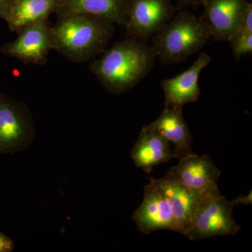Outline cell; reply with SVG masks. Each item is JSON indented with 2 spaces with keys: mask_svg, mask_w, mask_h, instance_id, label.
Returning a JSON list of instances; mask_svg holds the SVG:
<instances>
[{
  "mask_svg": "<svg viewBox=\"0 0 252 252\" xmlns=\"http://www.w3.org/2000/svg\"><path fill=\"white\" fill-rule=\"evenodd\" d=\"M153 49L132 39L116 43L90 64L91 72L107 90L121 94L143 79L153 65Z\"/></svg>",
  "mask_w": 252,
  "mask_h": 252,
  "instance_id": "1",
  "label": "cell"
},
{
  "mask_svg": "<svg viewBox=\"0 0 252 252\" xmlns=\"http://www.w3.org/2000/svg\"><path fill=\"white\" fill-rule=\"evenodd\" d=\"M112 24L87 14L58 18L51 27L54 50L73 63L86 62L104 51L114 33Z\"/></svg>",
  "mask_w": 252,
  "mask_h": 252,
  "instance_id": "2",
  "label": "cell"
},
{
  "mask_svg": "<svg viewBox=\"0 0 252 252\" xmlns=\"http://www.w3.org/2000/svg\"><path fill=\"white\" fill-rule=\"evenodd\" d=\"M210 36L204 18L181 12L158 31L154 51L165 63L181 62L200 51Z\"/></svg>",
  "mask_w": 252,
  "mask_h": 252,
  "instance_id": "3",
  "label": "cell"
},
{
  "mask_svg": "<svg viewBox=\"0 0 252 252\" xmlns=\"http://www.w3.org/2000/svg\"><path fill=\"white\" fill-rule=\"evenodd\" d=\"M233 207L219 187L207 192L199 199L185 236L195 241L238 234L241 227L233 218Z\"/></svg>",
  "mask_w": 252,
  "mask_h": 252,
  "instance_id": "4",
  "label": "cell"
},
{
  "mask_svg": "<svg viewBox=\"0 0 252 252\" xmlns=\"http://www.w3.org/2000/svg\"><path fill=\"white\" fill-rule=\"evenodd\" d=\"M34 135L35 127L27 105L0 91V154L27 148Z\"/></svg>",
  "mask_w": 252,
  "mask_h": 252,
  "instance_id": "5",
  "label": "cell"
},
{
  "mask_svg": "<svg viewBox=\"0 0 252 252\" xmlns=\"http://www.w3.org/2000/svg\"><path fill=\"white\" fill-rule=\"evenodd\" d=\"M51 27L48 20L28 25L18 32L16 39L3 44L0 53L24 64L44 65L54 50Z\"/></svg>",
  "mask_w": 252,
  "mask_h": 252,
  "instance_id": "6",
  "label": "cell"
},
{
  "mask_svg": "<svg viewBox=\"0 0 252 252\" xmlns=\"http://www.w3.org/2000/svg\"><path fill=\"white\" fill-rule=\"evenodd\" d=\"M167 174L192 193L202 196L218 187L220 171L208 155L194 153L180 159Z\"/></svg>",
  "mask_w": 252,
  "mask_h": 252,
  "instance_id": "7",
  "label": "cell"
},
{
  "mask_svg": "<svg viewBox=\"0 0 252 252\" xmlns=\"http://www.w3.org/2000/svg\"><path fill=\"white\" fill-rule=\"evenodd\" d=\"M173 13L171 0H130L125 27L132 35L146 37L160 31Z\"/></svg>",
  "mask_w": 252,
  "mask_h": 252,
  "instance_id": "8",
  "label": "cell"
},
{
  "mask_svg": "<svg viewBox=\"0 0 252 252\" xmlns=\"http://www.w3.org/2000/svg\"><path fill=\"white\" fill-rule=\"evenodd\" d=\"M132 220L144 234L159 230L179 233L170 205L152 182L144 187V198L140 206L134 212Z\"/></svg>",
  "mask_w": 252,
  "mask_h": 252,
  "instance_id": "9",
  "label": "cell"
},
{
  "mask_svg": "<svg viewBox=\"0 0 252 252\" xmlns=\"http://www.w3.org/2000/svg\"><path fill=\"white\" fill-rule=\"evenodd\" d=\"M203 4L211 36L223 41L236 35L250 5L246 0H204Z\"/></svg>",
  "mask_w": 252,
  "mask_h": 252,
  "instance_id": "10",
  "label": "cell"
},
{
  "mask_svg": "<svg viewBox=\"0 0 252 252\" xmlns=\"http://www.w3.org/2000/svg\"><path fill=\"white\" fill-rule=\"evenodd\" d=\"M211 62V58L201 54L191 67L180 75L165 79L161 85L165 94V107L182 108L185 104L198 100L200 91L198 79L200 72Z\"/></svg>",
  "mask_w": 252,
  "mask_h": 252,
  "instance_id": "11",
  "label": "cell"
},
{
  "mask_svg": "<svg viewBox=\"0 0 252 252\" xmlns=\"http://www.w3.org/2000/svg\"><path fill=\"white\" fill-rule=\"evenodd\" d=\"M149 180L166 199L178 226L179 233L185 235L201 196L192 193L167 174L162 178Z\"/></svg>",
  "mask_w": 252,
  "mask_h": 252,
  "instance_id": "12",
  "label": "cell"
},
{
  "mask_svg": "<svg viewBox=\"0 0 252 252\" xmlns=\"http://www.w3.org/2000/svg\"><path fill=\"white\" fill-rule=\"evenodd\" d=\"M130 0H58L54 14L60 18L68 15L87 14L104 18L125 26Z\"/></svg>",
  "mask_w": 252,
  "mask_h": 252,
  "instance_id": "13",
  "label": "cell"
},
{
  "mask_svg": "<svg viewBox=\"0 0 252 252\" xmlns=\"http://www.w3.org/2000/svg\"><path fill=\"white\" fill-rule=\"evenodd\" d=\"M130 154L136 166L147 173L160 164L177 158L169 141L147 126L142 127Z\"/></svg>",
  "mask_w": 252,
  "mask_h": 252,
  "instance_id": "14",
  "label": "cell"
},
{
  "mask_svg": "<svg viewBox=\"0 0 252 252\" xmlns=\"http://www.w3.org/2000/svg\"><path fill=\"white\" fill-rule=\"evenodd\" d=\"M157 131L174 144L177 158L180 159L193 154L192 137L188 126L184 119L182 108L165 107L160 117L152 124L146 126Z\"/></svg>",
  "mask_w": 252,
  "mask_h": 252,
  "instance_id": "15",
  "label": "cell"
},
{
  "mask_svg": "<svg viewBox=\"0 0 252 252\" xmlns=\"http://www.w3.org/2000/svg\"><path fill=\"white\" fill-rule=\"evenodd\" d=\"M58 0H14L6 19L10 31L18 32L28 25L48 20Z\"/></svg>",
  "mask_w": 252,
  "mask_h": 252,
  "instance_id": "16",
  "label": "cell"
},
{
  "mask_svg": "<svg viewBox=\"0 0 252 252\" xmlns=\"http://www.w3.org/2000/svg\"><path fill=\"white\" fill-rule=\"evenodd\" d=\"M231 47L233 54L236 59L247 54H251L252 51V34H241L238 33L231 39Z\"/></svg>",
  "mask_w": 252,
  "mask_h": 252,
  "instance_id": "17",
  "label": "cell"
},
{
  "mask_svg": "<svg viewBox=\"0 0 252 252\" xmlns=\"http://www.w3.org/2000/svg\"><path fill=\"white\" fill-rule=\"evenodd\" d=\"M238 33L241 34H252V6L249 5L246 14L244 17L243 23ZM237 33V34H238Z\"/></svg>",
  "mask_w": 252,
  "mask_h": 252,
  "instance_id": "18",
  "label": "cell"
},
{
  "mask_svg": "<svg viewBox=\"0 0 252 252\" xmlns=\"http://www.w3.org/2000/svg\"><path fill=\"white\" fill-rule=\"evenodd\" d=\"M14 249V243L13 240L0 232V252H11Z\"/></svg>",
  "mask_w": 252,
  "mask_h": 252,
  "instance_id": "19",
  "label": "cell"
},
{
  "mask_svg": "<svg viewBox=\"0 0 252 252\" xmlns=\"http://www.w3.org/2000/svg\"><path fill=\"white\" fill-rule=\"evenodd\" d=\"M14 1V0H0V19L6 21Z\"/></svg>",
  "mask_w": 252,
  "mask_h": 252,
  "instance_id": "20",
  "label": "cell"
},
{
  "mask_svg": "<svg viewBox=\"0 0 252 252\" xmlns=\"http://www.w3.org/2000/svg\"><path fill=\"white\" fill-rule=\"evenodd\" d=\"M231 203L233 204V206L236 205H252V191L250 190V193L247 195H240L238 198L234 199V200H230Z\"/></svg>",
  "mask_w": 252,
  "mask_h": 252,
  "instance_id": "21",
  "label": "cell"
},
{
  "mask_svg": "<svg viewBox=\"0 0 252 252\" xmlns=\"http://www.w3.org/2000/svg\"><path fill=\"white\" fill-rule=\"evenodd\" d=\"M179 1L187 4H203L204 0H179Z\"/></svg>",
  "mask_w": 252,
  "mask_h": 252,
  "instance_id": "22",
  "label": "cell"
}]
</instances>
